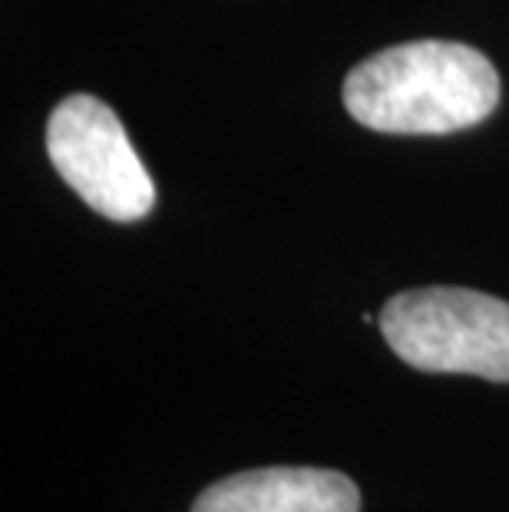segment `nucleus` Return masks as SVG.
<instances>
[{"mask_svg":"<svg viewBox=\"0 0 509 512\" xmlns=\"http://www.w3.org/2000/svg\"><path fill=\"white\" fill-rule=\"evenodd\" d=\"M47 156L60 179L93 212L139 222L153 212V179L129 143L119 116L96 96H67L47 119Z\"/></svg>","mask_w":509,"mask_h":512,"instance_id":"obj_3","label":"nucleus"},{"mask_svg":"<svg viewBox=\"0 0 509 512\" xmlns=\"http://www.w3.org/2000/svg\"><path fill=\"white\" fill-rule=\"evenodd\" d=\"M381 334L404 364L427 374H473L509 384V304L470 288L400 291Z\"/></svg>","mask_w":509,"mask_h":512,"instance_id":"obj_2","label":"nucleus"},{"mask_svg":"<svg viewBox=\"0 0 509 512\" xmlns=\"http://www.w3.org/2000/svg\"><path fill=\"white\" fill-rule=\"evenodd\" d=\"M192 512H361V493L334 470L268 466L212 483Z\"/></svg>","mask_w":509,"mask_h":512,"instance_id":"obj_4","label":"nucleus"},{"mask_svg":"<svg viewBox=\"0 0 509 512\" xmlns=\"http://www.w3.org/2000/svg\"><path fill=\"white\" fill-rule=\"evenodd\" d=\"M500 103V76L480 50L453 40L397 43L348 73L344 106L367 129L443 136L483 123Z\"/></svg>","mask_w":509,"mask_h":512,"instance_id":"obj_1","label":"nucleus"}]
</instances>
